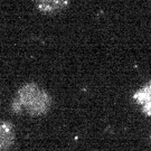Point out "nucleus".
I'll return each mask as SVG.
<instances>
[{"label":"nucleus","instance_id":"obj_1","mask_svg":"<svg viewBox=\"0 0 151 151\" xmlns=\"http://www.w3.org/2000/svg\"><path fill=\"white\" fill-rule=\"evenodd\" d=\"M52 106V97L37 83H26L16 93L11 103L14 113H27L32 116L44 115Z\"/></svg>","mask_w":151,"mask_h":151},{"label":"nucleus","instance_id":"obj_2","mask_svg":"<svg viewBox=\"0 0 151 151\" xmlns=\"http://www.w3.org/2000/svg\"><path fill=\"white\" fill-rule=\"evenodd\" d=\"M16 131L12 123L6 120H0V151L9 150L15 145Z\"/></svg>","mask_w":151,"mask_h":151},{"label":"nucleus","instance_id":"obj_3","mask_svg":"<svg viewBox=\"0 0 151 151\" xmlns=\"http://www.w3.org/2000/svg\"><path fill=\"white\" fill-rule=\"evenodd\" d=\"M70 0H35L37 9L43 14L54 15L63 11L68 6Z\"/></svg>","mask_w":151,"mask_h":151}]
</instances>
